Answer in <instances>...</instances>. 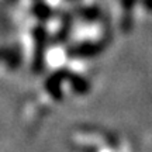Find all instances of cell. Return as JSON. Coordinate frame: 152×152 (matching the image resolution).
I'll return each instance as SVG.
<instances>
[{
  "instance_id": "obj_5",
  "label": "cell",
  "mask_w": 152,
  "mask_h": 152,
  "mask_svg": "<svg viewBox=\"0 0 152 152\" xmlns=\"http://www.w3.org/2000/svg\"><path fill=\"white\" fill-rule=\"evenodd\" d=\"M31 13H33V16L35 17L39 23L48 21V20H51L55 14L54 9H52L48 3L42 1V0H38V1L34 3V6L31 7Z\"/></svg>"
},
{
  "instance_id": "obj_2",
  "label": "cell",
  "mask_w": 152,
  "mask_h": 152,
  "mask_svg": "<svg viewBox=\"0 0 152 152\" xmlns=\"http://www.w3.org/2000/svg\"><path fill=\"white\" fill-rule=\"evenodd\" d=\"M69 69L68 68H61L58 71H55L54 73L45 79L44 87L45 92L48 93V96L55 102H62L64 100V89H62V83L66 82Z\"/></svg>"
},
{
  "instance_id": "obj_9",
  "label": "cell",
  "mask_w": 152,
  "mask_h": 152,
  "mask_svg": "<svg viewBox=\"0 0 152 152\" xmlns=\"http://www.w3.org/2000/svg\"><path fill=\"white\" fill-rule=\"evenodd\" d=\"M142 7L147 11H152V0H142Z\"/></svg>"
},
{
  "instance_id": "obj_10",
  "label": "cell",
  "mask_w": 152,
  "mask_h": 152,
  "mask_svg": "<svg viewBox=\"0 0 152 152\" xmlns=\"http://www.w3.org/2000/svg\"><path fill=\"white\" fill-rule=\"evenodd\" d=\"M3 54H4V48H0V61L3 59Z\"/></svg>"
},
{
  "instance_id": "obj_3",
  "label": "cell",
  "mask_w": 152,
  "mask_h": 152,
  "mask_svg": "<svg viewBox=\"0 0 152 152\" xmlns=\"http://www.w3.org/2000/svg\"><path fill=\"white\" fill-rule=\"evenodd\" d=\"M103 51V45L100 42L94 41H83V42L75 44L66 49V55L69 58H76V59H89L97 56Z\"/></svg>"
},
{
  "instance_id": "obj_8",
  "label": "cell",
  "mask_w": 152,
  "mask_h": 152,
  "mask_svg": "<svg viewBox=\"0 0 152 152\" xmlns=\"http://www.w3.org/2000/svg\"><path fill=\"white\" fill-rule=\"evenodd\" d=\"M71 27H72V17L71 16H65L64 17V21H62V24H61L59 31H58V34H56V42H65L66 39L69 38Z\"/></svg>"
},
{
  "instance_id": "obj_6",
  "label": "cell",
  "mask_w": 152,
  "mask_h": 152,
  "mask_svg": "<svg viewBox=\"0 0 152 152\" xmlns=\"http://www.w3.org/2000/svg\"><path fill=\"white\" fill-rule=\"evenodd\" d=\"M77 17L85 23H96L102 17V10L97 6H85L77 9Z\"/></svg>"
},
{
  "instance_id": "obj_11",
  "label": "cell",
  "mask_w": 152,
  "mask_h": 152,
  "mask_svg": "<svg viewBox=\"0 0 152 152\" xmlns=\"http://www.w3.org/2000/svg\"><path fill=\"white\" fill-rule=\"evenodd\" d=\"M68 1H75V0H68Z\"/></svg>"
},
{
  "instance_id": "obj_1",
  "label": "cell",
  "mask_w": 152,
  "mask_h": 152,
  "mask_svg": "<svg viewBox=\"0 0 152 152\" xmlns=\"http://www.w3.org/2000/svg\"><path fill=\"white\" fill-rule=\"evenodd\" d=\"M33 41H34V54H33V72L41 73L45 68V54L48 45V31L44 26H35L33 28Z\"/></svg>"
},
{
  "instance_id": "obj_7",
  "label": "cell",
  "mask_w": 152,
  "mask_h": 152,
  "mask_svg": "<svg viewBox=\"0 0 152 152\" xmlns=\"http://www.w3.org/2000/svg\"><path fill=\"white\" fill-rule=\"evenodd\" d=\"M1 61H4V64L7 65L9 69L14 71L21 65V51L16 47L14 48H6Z\"/></svg>"
},
{
  "instance_id": "obj_4",
  "label": "cell",
  "mask_w": 152,
  "mask_h": 152,
  "mask_svg": "<svg viewBox=\"0 0 152 152\" xmlns=\"http://www.w3.org/2000/svg\"><path fill=\"white\" fill-rule=\"evenodd\" d=\"M66 82L69 83V86L76 94H87L90 92V82L87 80L85 76L79 75L76 72L69 71L68 73V77H66Z\"/></svg>"
}]
</instances>
